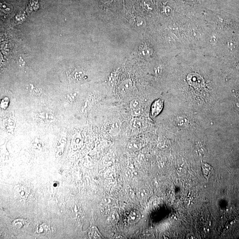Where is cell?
<instances>
[{
    "instance_id": "6da1fadb",
    "label": "cell",
    "mask_w": 239,
    "mask_h": 239,
    "mask_svg": "<svg viewBox=\"0 0 239 239\" xmlns=\"http://www.w3.org/2000/svg\"><path fill=\"white\" fill-rule=\"evenodd\" d=\"M164 106V101L162 99H157L152 104L151 108V114L152 116L153 117L157 116L161 112Z\"/></svg>"
},
{
    "instance_id": "7a4b0ae2",
    "label": "cell",
    "mask_w": 239,
    "mask_h": 239,
    "mask_svg": "<svg viewBox=\"0 0 239 239\" xmlns=\"http://www.w3.org/2000/svg\"><path fill=\"white\" fill-rule=\"evenodd\" d=\"M201 169L203 176L207 180H209L214 174V170L213 167L207 163H202L201 164Z\"/></svg>"
},
{
    "instance_id": "3957f363",
    "label": "cell",
    "mask_w": 239,
    "mask_h": 239,
    "mask_svg": "<svg viewBox=\"0 0 239 239\" xmlns=\"http://www.w3.org/2000/svg\"><path fill=\"white\" fill-rule=\"evenodd\" d=\"M132 89V83L130 81H124L120 86L119 92L121 95H125L130 91Z\"/></svg>"
},
{
    "instance_id": "277c9868",
    "label": "cell",
    "mask_w": 239,
    "mask_h": 239,
    "mask_svg": "<svg viewBox=\"0 0 239 239\" xmlns=\"http://www.w3.org/2000/svg\"><path fill=\"white\" fill-rule=\"evenodd\" d=\"M140 213L138 210H133L130 212L128 217V222L131 224L136 223L140 219Z\"/></svg>"
},
{
    "instance_id": "5b68a950",
    "label": "cell",
    "mask_w": 239,
    "mask_h": 239,
    "mask_svg": "<svg viewBox=\"0 0 239 239\" xmlns=\"http://www.w3.org/2000/svg\"><path fill=\"white\" fill-rule=\"evenodd\" d=\"M120 130V122L119 120L115 119L113 120L110 125V132L112 134H116L119 133Z\"/></svg>"
},
{
    "instance_id": "8992f818",
    "label": "cell",
    "mask_w": 239,
    "mask_h": 239,
    "mask_svg": "<svg viewBox=\"0 0 239 239\" xmlns=\"http://www.w3.org/2000/svg\"><path fill=\"white\" fill-rule=\"evenodd\" d=\"M130 125L135 129H141L144 127V123L142 119L136 117L131 121Z\"/></svg>"
},
{
    "instance_id": "52a82bcc",
    "label": "cell",
    "mask_w": 239,
    "mask_h": 239,
    "mask_svg": "<svg viewBox=\"0 0 239 239\" xmlns=\"http://www.w3.org/2000/svg\"><path fill=\"white\" fill-rule=\"evenodd\" d=\"M141 148V144L137 140H134L130 142L128 145V149L131 152H136L140 149Z\"/></svg>"
},
{
    "instance_id": "ba28073f",
    "label": "cell",
    "mask_w": 239,
    "mask_h": 239,
    "mask_svg": "<svg viewBox=\"0 0 239 239\" xmlns=\"http://www.w3.org/2000/svg\"><path fill=\"white\" fill-rule=\"evenodd\" d=\"M89 235L90 238L92 239H102L103 238L101 234L95 227H93L90 229L89 233Z\"/></svg>"
},
{
    "instance_id": "9c48e42d",
    "label": "cell",
    "mask_w": 239,
    "mask_h": 239,
    "mask_svg": "<svg viewBox=\"0 0 239 239\" xmlns=\"http://www.w3.org/2000/svg\"><path fill=\"white\" fill-rule=\"evenodd\" d=\"M149 193V190L145 187L140 188L137 191V196L140 199L144 200L147 197Z\"/></svg>"
},
{
    "instance_id": "30bf717a",
    "label": "cell",
    "mask_w": 239,
    "mask_h": 239,
    "mask_svg": "<svg viewBox=\"0 0 239 239\" xmlns=\"http://www.w3.org/2000/svg\"><path fill=\"white\" fill-rule=\"evenodd\" d=\"M119 220V216L116 210H113L110 213L109 220L112 224L116 225Z\"/></svg>"
},
{
    "instance_id": "8fae6325",
    "label": "cell",
    "mask_w": 239,
    "mask_h": 239,
    "mask_svg": "<svg viewBox=\"0 0 239 239\" xmlns=\"http://www.w3.org/2000/svg\"><path fill=\"white\" fill-rule=\"evenodd\" d=\"M140 102L138 99H134L131 101L130 107L132 110L140 109Z\"/></svg>"
},
{
    "instance_id": "7c38bea8",
    "label": "cell",
    "mask_w": 239,
    "mask_h": 239,
    "mask_svg": "<svg viewBox=\"0 0 239 239\" xmlns=\"http://www.w3.org/2000/svg\"><path fill=\"white\" fill-rule=\"evenodd\" d=\"M103 202L106 205H108L109 206H112L115 204V201L114 199L112 197H105L104 198Z\"/></svg>"
},
{
    "instance_id": "4fadbf2b",
    "label": "cell",
    "mask_w": 239,
    "mask_h": 239,
    "mask_svg": "<svg viewBox=\"0 0 239 239\" xmlns=\"http://www.w3.org/2000/svg\"><path fill=\"white\" fill-rule=\"evenodd\" d=\"M197 154L199 156H202L205 155L206 152L205 148L202 147V146H197Z\"/></svg>"
},
{
    "instance_id": "5bb4252c",
    "label": "cell",
    "mask_w": 239,
    "mask_h": 239,
    "mask_svg": "<svg viewBox=\"0 0 239 239\" xmlns=\"http://www.w3.org/2000/svg\"><path fill=\"white\" fill-rule=\"evenodd\" d=\"M75 73L74 78L78 80H80L84 76V73L83 71H77Z\"/></svg>"
},
{
    "instance_id": "9a60e30c",
    "label": "cell",
    "mask_w": 239,
    "mask_h": 239,
    "mask_svg": "<svg viewBox=\"0 0 239 239\" xmlns=\"http://www.w3.org/2000/svg\"><path fill=\"white\" fill-rule=\"evenodd\" d=\"M141 114V110L140 109H134V110H132V114L135 116H138L140 115Z\"/></svg>"
},
{
    "instance_id": "2e32d148",
    "label": "cell",
    "mask_w": 239,
    "mask_h": 239,
    "mask_svg": "<svg viewBox=\"0 0 239 239\" xmlns=\"http://www.w3.org/2000/svg\"><path fill=\"white\" fill-rule=\"evenodd\" d=\"M125 237H124L123 235H121V234H118V235H116V236L115 235V237H114V238L116 239H124V238H125Z\"/></svg>"
}]
</instances>
